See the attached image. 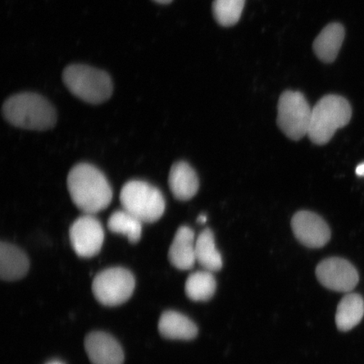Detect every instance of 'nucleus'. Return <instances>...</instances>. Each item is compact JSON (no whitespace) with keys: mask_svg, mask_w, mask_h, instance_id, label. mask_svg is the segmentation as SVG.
<instances>
[{"mask_svg":"<svg viewBox=\"0 0 364 364\" xmlns=\"http://www.w3.org/2000/svg\"><path fill=\"white\" fill-rule=\"evenodd\" d=\"M67 186L72 201L85 215L102 212L112 201V189L107 177L90 164L73 167L68 173Z\"/></svg>","mask_w":364,"mask_h":364,"instance_id":"nucleus-1","label":"nucleus"},{"mask_svg":"<svg viewBox=\"0 0 364 364\" xmlns=\"http://www.w3.org/2000/svg\"><path fill=\"white\" fill-rule=\"evenodd\" d=\"M2 112L8 122L21 129L46 131L56 124L55 109L38 94L25 92L12 95L4 103Z\"/></svg>","mask_w":364,"mask_h":364,"instance_id":"nucleus-2","label":"nucleus"},{"mask_svg":"<svg viewBox=\"0 0 364 364\" xmlns=\"http://www.w3.org/2000/svg\"><path fill=\"white\" fill-rule=\"evenodd\" d=\"M351 117L352 108L347 100L340 95H326L312 108L309 139L318 145L328 143L336 131L349 124Z\"/></svg>","mask_w":364,"mask_h":364,"instance_id":"nucleus-3","label":"nucleus"},{"mask_svg":"<svg viewBox=\"0 0 364 364\" xmlns=\"http://www.w3.org/2000/svg\"><path fill=\"white\" fill-rule=\"evenodd\" d=\"M63 80L73 95L90 104L103 103L113 92L112 80L107 73L87 65L67 67Z\"/></svg>","mask_w":364,"mask_h":364,"instance_id":"nucleus-4","label":"nucleus"},{"mask_svg":"<svg viewBox=\"0 0 364 364\" xmlns=\"http://www.w3.org/2000/svg\"><path fill=\"white\" fill-rule=\"evenodd\" d=\"M120 201L124 210L143 223L158 221L166 210L161 191L143 181L127 182L121 191Z\"/></svg>","mask_w":364,"mask_h":364,"instance_id":"nucleus-5","label":"nucleus"},{"mask_svg":"<svg viewBox=\"0 0 364 364\" xmlns=\"http://www.w3.org/2000/svg\"><path fill=\"white\" fill-rule=\"evenodd\" d=\"M312 108L299 91H285L277 107V124L288 138L298 141L308 135Z\"/></svg>","mask_w":364,"mask_h":364,"instance_id":"nucleus-6","label":"nucleus"},{"mask_svg":"<svg viewBox=\"0 0 364 364\" xmlns=\"http://www.w3.org/2000/svg\"><path fill=\"white\" fill-rule=\"evenodd\" d=\"M134 289V276L124 267H111L99 272L92 284L95 298L103 306L110 307L127 301Z\"/></svg>","mask_w":364,"mask_h":364,"instance_id":"nucleus-7","label":"nucleus"},{"mask_svg":"<svg viewBox=\"0 0 364 364\" xmlns=\"http://www.w3.org/2000/svg\"><path fill=\"white\" fill-rule=\"evenodd\" d=\"M70 238L73 249L80 257L90 258L101 252L105 232L97 218L85 215L73 223Z\"/></svg>","mask_w":364,"mask_h":364,"instance_id":"nucleus-8","label":"nucleus"},{"mask_svg":"<svg viewBox=\"0 0 364 364\" xmlns=\"http://www.w3.org/2000/svg\"><path fill=\"white\" fill-rule=\"evenodd\" d=\"M316 277L326 289L351 293L358 284V272L351 262L340 257L325 259L316 267Z\"/></svg>","mask_w":364,"mask_h":364,"instance_id":"nucleus-9","label":"nucleus"},{"mask_svg":"<svg viewBox=\"0 0 364 364\" xmlns=\"http://www.w3.org/2000/svg\"><path fill=\"white\" fill-rule=\"evenodd\" d=\"M296 239L309 248H321L329 242L331 230L323 218L315 213L300 211L292 218Z\"/></svg>","mask_w":364,"mask_h":364,"instance_id":"nucleus-10","label":"nucleus"},{"mask_svg":"<svg viewBox=\"0 0 364 364\" xmlns=\"http://www.w3.org/2000/svg\"><path fill=\"white\" fill-rule=\"evenodd\" d=\"M85 348L92 364H122L124 362V353L119 343L106 332H91L86 336Z\"/></svg>","mask_w":364,"mask_h":364,"instance_id":"nucleus-11","label":"nucleus"},{"mask_svg":"<svg viewBox=\"0 0 364 364\" xmlns=\"http://www.w3.org/2000/svg\"><path fill=\"white\" fill-rule=\"evenodd\" d=\"M168 257L177 269L186 271L192 269L196 259V241L194 232L188 226H181L176 231L172 241Z\"/></svg>","mask_w":364,"mask_h":364,"instance_id":"nucleus-12","label":"nucleus"},{"mask_svg":"<svg viewBox=\"0 0 364 364\" xmlns=\"http://www.w3.org/2000/svg\"><path fill=\"white\" fill-rule=\"evenodd\" d=\"M171 193L180 201H188L198 193L199 180L197 173L185 161L175 163L169 176Z\"/></svg>","mask_w":364,"mask_h":364,"instance_id":"nucleus-13","label":"nucleus"},{"mask_svg":"<svg viewBox=\"0 0 364 364\" xmlns=\"http://www.w3.org/2000/svg\"><path fill=\"white\" fill-rule=\"evenodd\" d=\"M29 259L19 247L10 243L0 245V277L4 281H16L28 272Z\"/></svg>","mask_w":364,"mask_h":364,"instance_id":"nucleus-14","label":"nucleus"},{"mask_svg":"<svg viewBox=\"0 0 364 364\" xmlns=\"http://www.w3.org/2000/svg\"><path fill=\"white\" fill-rule=\"evenodd\" d=\"M159 333L167 339L192 340L198 336V329L195 323L183 314L168 311L159 318Z\"/></svg>","mask_w":364,"mask_h":364,"instance_id":"nucleus-15","label":"nucleus"},{"mask_svg":"<svg viewBox=\"0 0 364 364\" xmlns=\"http://www.w3.org/2000/svg\"><path fill=\"white\" fill-rule=\"evenodd\" d=\"M345 38V30L339 23L326 26L314 42L316 56L324 63H332L338 57Z\"/></svg>","mask_w":364,"mask_h":364,"instance_id":"nucleus-16","label":"nucleus"},{"mask_svg":"<svg viewBox=\"0 0 364 364\" xmlns=\"http://www.w3.org/2000/svg\"><path fill=\"white\" fill-rule=\"evenodd\" d=\"M364 315V300L360 294L348 293L341 299L336 314V327L341 331L354 328Z\"/></svg>","mask_w":364,"mask_h":364,"instance_id":"nucleus-17","label":"nucleus"},{"mask_svg":"<svg viewBox=\"0 0 364 364\" xmlns=\"http://www.w3.org/2000/svg\"><path fill=\"white\" fill-rule=\"evenodd\" d=\"M196 259L203 270L215 272L221 269V254L218 252L215 235L210 229H205L196 240Z\"/></svg>","mask_w":364,"mask_h":364,"instance_id":"nucleus-18","label":"nucleus"},{"mask_svg":"<svg viewBox=\"0 0 364 364\" xmlns=\"http://www.w3.org/2000/svg\"><path fill=\"white\" fill-rule=\"evenodd\" d=\"M217 283L213 272L206 270L192 273L186 279L185 292L193 301H208L215 295Z\"/></svg>","mask_w":364,"mask_h":364,"instance_id":"nucleus-19","label":"nucleus"},{"mask_svg":"<svg viewBox=\"0 0 364 364\" xmlns=\"http://www.w3.org/2000/svg\"><path fill=\"white\" fill-rule=\"evenodd\" d=\"M107 225L112 233L124 235L132 244L138 243L142 236L143 222L124 209L114 212Z\"/></svg>","mask_w":364,"mask_h":364,"instance_id":"nucleus-20","label":"nucleus"},{"mask_svg":"<svg viewBox=\"0 0 364 364\" xmlns=\"http://www.w3.org/2000/svg\"><path fill=\"white\" fill-rule=\"evenodd\" d=\"M245 0H215L213 12L218 24L232 26L237 23L242 14Z\"/></svg>","mask_w":364,"mask_h":364,"instance_id":"nucleus-21","label":"nucleus"},{"mask_svg":"<svg viewBox=\"0 0 364 364\" xmlns=\"http://www.w3.org/2000/svg\"><path fill=\"white\" fill-rule=\"evenodd\" d=\"M356 174L358 176H363L364 177V163L360 164L357 168H356Z\"/></svg>","mask_w":364,"mask_h":364,"instance_id":"nucleus-22","label":"nucleus"},{"mask_svg":"<svg viewBox=\"0 0 364 364\" xmlns=\"http://www.w3.org/2000/svg\"><path fill=\"white\" fill-rule=\"evenodd\" d=\"M198 222L199 223V224H205V223L207 222V216L205 215H199V217L198 218Z\"/></svg>","mask_w":364,"mask_h":364,"instance_id":"nucleus-23","label":"nucleus"},{"mask_svg":"<svg viewBox=\"0 0 364 364\" xmlns=\"http://www.w3.org/2000/svg\"><path fill=\"white\" fill-rule=\"evenodd\" d=\"M154 1H156L159 4H170L172 1V0H154Z\"/></svg>","mask_w":364,"mask_h":364,"instance_id":"nucleus-24","label":"nucleus"},{"mask_svg":"<svg viewBox=\"0 0 364 364\" xmlns=\"http://www.w3.org/2000/svg\"><path fill=\"white\" fill-rule=\"evenodd\" d=\"M48 364H63V363H62L61 362L53 361V362L49 363Z\"/></svg>","mask_w":364,"mask_h":364,"instance_id":"nucleus-25","label":"nucleus"}]
</instances>
